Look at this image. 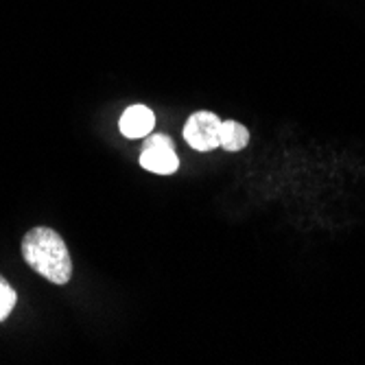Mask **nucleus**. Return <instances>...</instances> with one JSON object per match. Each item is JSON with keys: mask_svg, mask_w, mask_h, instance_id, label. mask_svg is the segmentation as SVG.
Segmentation results:
<instances>
[{"mask_svg": "<svg viewBox=\"0 0 365 365\" xmlns=\"http://www.w3.org/2000/svg\"><path fill=\"white\" fill-rule=\"evenodd\" d=\"M219 127L221 118L215 112L199 110L188 116L184 125V140L195 149V151H212L219 147Z\"/></svg>", "mask_w": 365, "mask_h": 365, "instance_id": "nucleus-3", "label": "nucleus"}, {"mask_svg": "<svg viewBox=\"0 0 365 365\" xmlns=\"http://www.w3.org/2000/svg\"><path fill=\"white\" fill-rule=\"evenodd\" d=\"M118 127H120V134L129 140H136V138H147L153 127H155V114L151 108L147 106H129L120 120H118Z\"/></svg>", "mask_w": 365, "mask_h": 365, "instance_id": "nucleus-4", "label": "nucleus"}, {"mask_svg": "<svg viewBox=\"0 0 365 365\" xmlns=\"http://www.w3.org/2000/svg\"><path fill=\"white\" fill-rule=\"evenodd\" d=\"M22 258L29 267L53 284H68L73 278V258L63 239L53 227L38 225L22 239Z\"/></svg>", "mask_w": 365, "mask_h": 365, "instance_id": "nucleus-1", "label": "nucleus"}, {"mask_svg": "<svg viewBox=\"0 0 365 365\" xmlns=\"http://www.w3.org/2000/svg\"><path fill=\"white\" fill-rule=\"evenodd\" d=\"M16 302H18L16 289L9 284L5 276H0V322H5L11 315V311L16 309Z\"/></svg>", "mask_w": 365, "mask_h": 365, "instance_id": "nucleus-6", "label": "nucleus"}, {"mask_svg": "<svg viewBox=\"0 0 365 365\" xmlns=\"http://www.w3.org/2000/svg\"><path fill=\"white\" fill-rule=\"evenodd\" d=\"M250 145V129L241 125L239 120H221L219 127V147L230 151V153H239Z\"/></svg>", "mask_w": 365, "mask_h": 365, "instance_id": "nucleus-5", "label": "nucleus"}, {"mask_svg": "<svg viewBox=\"0 0 365 365\" xmlns=\"http://www.w3.org/2000/svg\"><path fill=\"white\" fill-rule=\"evenodd\" d=\"M140 167L149 173L173 175L180 169V158L175 153V143L167 134H149L140 151Z\"/></svg>", "mask_w": 365, "mask_h": 365, "instance_id": "nucleus-2", "label": "nucleus"}]
</instances>
